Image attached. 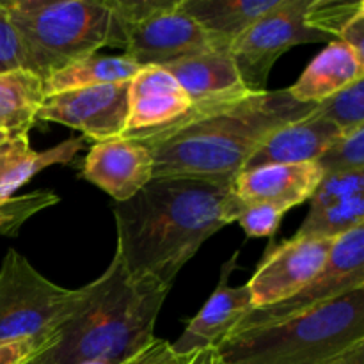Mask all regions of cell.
<instances>
[{
	"mask_svg": "<svg viewBox=\"0 0 364 364\" xmlns=\"http://www.w3.org/2000/svg\"><path fill=\"white\" fill-rule=\"evenodd\" d=\"M242 206L231 181L153 178L134 198L114 203L116 255L130 277H153L171 290L203 242L235 223Z\"/></svg>",
	"mask_w": 364,
	"mask_h": 364,
	"instance_id": "1",
	"label": "cell"
},
{
	"mask_svg": "<svg viewBox=\"0 0 364 364\" xmlns=\"http://www.w3.org/2000/svg\"><path fill=\"white\" fill-rule=\"evenodd\" d=\"M169 288L153 277H130L114 255L109 269L80 288L73 313L34 364H119L148 348Z\"/></svg>",
	"mask_w": 364,
	"mask_h": 364,
	"instance_id": "2",
	"label": "cell"
},
{
	"mask_svg": "<svg viewBox=\"0 0 364 364\" xmlns=\"http://www.w3.org/2000/svg\"><path fill=\"white\" fill-rule=\"evenodd\" d=\"M315 107L295 102L288 89L258 92L141 144L153 156V178L233 181L272 132L308 116Z\"/></svg>",
	"mask_w": 364,
	"mask_h": 364,
	"instance_id": "3",
	"label": "cell"
},
{
	"mask_svg": "<svg viewBox=\"0 0 364 364\" xmlns=\"http://www.w3.org/2000/svg\"><path fill=\"white\" fill-rule=\"evenodd\" d=\"M364 341V287L308 313L233 331L217 347L224 364H331Z\"/></svg>",
	"mask_w": 364,
	"mask_h": 364,
	"instance_id": "4",
	"label": "cell"
},
{
	"mask_svg": "<svg viewBox=\"0 0 364 364\" xmlns=\"http://www.w3.org/2000/svg\"><path fill=\"white\" fill-rule=\"evenodd\" d=\"M23 46L27 71L45 80L107 46L105 0H2Z\"/></svg>",
	"mask_w": 364,
	"mask_h": 364,
	"instance_id": "5",
	"label": "cell"
},
{
	"mask_svg": "<svg viewBox=\"0 0 364 364\" xmlns=\"http://www.w3.org/2000/svg\"><path fill=\"white\" fill-rule=\"evenodd\" d=\"M80 299L78 290L52 283L9 249L0 267V341H52Z\"/></svg>",
	"mask_w": 364,
	"mask_h": 364,
	"instance_id": "6",
	"label": "cell"
},
{
	"mask_svg": "<svg viewBox=\"0 0 364 364\" xmlns=\"http://www.w3.org/2000/svg\"><path fill=\"white\" fill-rule=\"evenodd\" d=\"M308 4L309 0H279L231 43L230 57L252 95L267 91L270 71L284 52L297 45L334 41L306 25Z\"/></svg>",
	"mask_w": 364,
	"mask_h": 364,
	"instance_id": "7",
	"label": "cell"
},
{
	"mask_svg": "<svg viewBox=\"0 0 364 364\" xmlns=\"http://www.w3.org/2000/svg\"><path fill=\"white\" fill-rule=\"evenodd\" d=\"M364 287V226L334 240L329 258L318 276L297 295L269 308H252L233 331L270 326L308 313Z\"/></svg>",
	"mask_w": 364,
	"mask_h": 364,
	"instance_id": "8",
	"label": "cell"
},
{
	"mask_svg": "<svg viewBox=\"0 0 364 364\" xmlns=\"http://www.w3.org/2000/svg\"><path fill=\"white\" fill-rule=\"evenodd\" d=\"M178 4L180 0H162L153 13L121 32L116 48H123V55L141 68H164L188 57L215 52L205 31L180 11Z\"/></svg>",
	"mask_w": 364,
	"mask_h": 364,
	"instance_id": "9",
	"label": "cell"
},
{
	"mask_svg": "<svg viewBox=\"0 0 364 364\" xmlns=\"http://www.w3.org/2000/svg\"><path fill=\"white\" fill-rule=\"evenodd\" d=\"M205 114L210 112L192 105L169 71L144 66L128 84V119L121 137L144 142L180 130Z\"/></svg>",
	"mask_w": 364,
	"mask_h": 364,
	"instance_id": "10",
	"label": "cell"
},
{
	"mask_svg": "<svg viewBox=\"0 0 364 364\" xmlns=\"http://www.w3.org/2000/svg\"><path fill=\"white\" fill-rule=\"evenodd\" d=\"M334 240L294 237L279 245H270L247 281L252 308H269L297 295L308 287L329 258Z\"/></svg>",
	"mask_w": 364,
	"mask_h": 364,
	"instance_id": "11",
	"label": "cell"
},
{
	"mask_svg": "<svg viewBox=\"0 0 364 364\" xmlns=\"http://www.w3.org/2000/svg\"><path fill=\"white\" fill-rule=\"evenodd\" d=\"M128 84H107L46 96L36 119L80 130L92 142L123 135L128 119Z\"/></svg>",
	"mask_w": 364,
	"mask_h": 364,
	"instance_id": "12",
	"label": "cell"
},
{
	"mask_svg": "<svg viewBox=\"0 0 364 364\" xmlns=\"http://www.w3.org/2000/svg\"><path fill=\"white\" fill-rule=\"evenodd\" d=\"M153 156L144 144L117 137L92 144L84 160L82 178L116 203H123L153 180Z\"/></svg>",
	"mask_w": 364,
	"mask_h": 364,
	"instance_id": "13",
	"label": "cell"
},
{
	"mask_svg": "<svg viewBox=\"0 0 364 364\" xmlns=\"http://www.w3.org/2000/svg\"><path fill=\"white\" fill-rule=\"evenodd\" d=\"M237 258L238 252H235L233 258L224 263L220 269L219 284L212 297L188 322L183 334L174 343H171L176 354L191 355L205 348H217L252 309V299L247 284L237 288L230 287V276Z\"/></svg>",
	"mask_w": 364,
	"mask_h": 364,
	"instance_id": "14",
	"label": "cell"
},
{
	"mask_svg": "<svg viewBox=\"0 0 364 364\" xmlns=\"http://www.w3.org/2000/svg\"><path fill=\"white\" fill-rule=\"evenodd\" d=\"M364 173L323 174L309 198V213L295 237L336 240L364 226Z\"/></svg>",
	"mask_w": 364,
	"mask_h": 364,
	"instance_id": "15",
	"label": "cell"
},
{
	"mask_svg": "<svg viewBox=\"0 0 364 364\" xmlns=\"http://www.w3.org/2000/svg\"><path fill=\"white\" fill-rule=\"evenodd\" d=\"M322 178L316 162L265 166L240 171L231 181V188L244 205H270L287 213L309 201Z\"/></svg>",
	"mask_w": 364,
	"mask_h": 364,
	"instance_id": "16",
	"label": "cell"
},
{
	"mask_svg": "<svg viewBox=\"0 0 364 364\" xmlns=\"http://www.w3.org/2000/svg\"><path fill=\"white\" fill-rule=\"evenodd\" d=\"M180 87L187 92L192 105L198 109L213 110L247 98L252 92L242 82L230 52H208L203 55L188 57L178 63L167 64Z\"/></svg>",
	"mask_w": 364,
	"mask_h": 364,
	"instance_id": "17",
	"label": "cell"
},
{
	"mask_svg": "<svg viewBox=\"0 0 364 364\" xmlns=\"http://www.w3.org/2000/svg\"><path fill=\"white\" fill-rule=\"evenodd\" d=\"M343 132L315 110L269 135L245 162L244 169L316 162Z\"/></svg>",
	"mask_w": 364,
	"mask_h": 364,
	"instance_id": "18",
	"label": "cell"
},
{
	"mask_svg": "<svg viewBox=\"0 0 364 364\" xmlns=\"http://www.w3.org/2000/svg\"><path fill=\"white\" fill-rule=\"evenodd\" d=\"M364 78V60L341 41H331L288 92L299 103H320Z\"/></svg>",
	"mask_w": 364,
	"mask_h": 364,
	"instance_id": "19",
	"label": "cell"
},
{
	"mask_svg": "<svg viewBox=\"0 0 364 364\" xmlns=\"http://www.w3.org/2000/svg\"><path fill=\"white\" fill-rule=\"evenodd\" d=\"M279 0H180L178 7L205 31L213 48L230 52V46L258 18Z\"/></svg>",
	"mask_w": 364,
	"mask_h": 364,
	"instance_id": "20",
	"label": "cell"
},
{
	"mask_svg": "<svg viewBox=\"0 0 364 364\" xmlns=\"http://www.w3.org/2000/svg\"><path fill=\"white\" fill-rule=\"evenodd\" d=\"M141 66L124 55H92L73 60L43 80V95L53 96L77 89L130 82Z\"/></svg>",
	"mask_w": 364,
	"mask_h": 364,
	"instance_id": "21",
	"label": "cell"
},
{
	"mask_svg": "<svg viewBox=\"0 0 364 364\" xmlns=\"http://www.w3.org/2000/svg\"><path fill=\"white\" fill-rule=\"evenodd\" d=\"M304 21L313 31L347 45L364 60V2L309 0Z\"/></svg>",
	"mask_w": 364,
	"mask_h": 364,
	"instance_id": "22",
	"label": "cell"
},
{
	"mask_svg": "<svg viewBox=\"0 0 364 364\" xmlns=\"http://www.w3.org/2000/svg\"><path fill=\"white\" fill-rule=\"evenodd\" d=\"M43 98V80L27 70L0 73V128L28 134Z\"/></svg>",
	"mask_w": 364,
	"mask_h": 364,
	"instance_id": "23",
	"label": "cell"
},
{
	"mask_svg": "<svg viewBox=\"0 0 364 364\" xmlns=\"http://www.w3.org/2000/svg\"><path fill=\"white\" fill-rule=\"evenodd\" d=\"M84 137H71L60 144L53 146L52 149H45V151L28 149L27 155L16 166L11 167L9 173L0 180V203L13 198L18 188L28 183L36 174L41 173L46 167L55 166V164L73 162L77 153L84 149Z\"/></svg>",
	"mask_w": 364,
	"mask_h": 364,
	"instance_id": "24",
	"label": "cell"
},
{
	"mask_svg": "<svg viewBox=\"0 0 364 364\" xmlns=\"http://www.w3.org/2000/svg\"><path fill=\"white\" fill-rule=\"evenodd\" d=\"M315 112L336 124L341 132L364 127V78L316 103Z\"/></svg>",
	"mask_w": 364,
	"mask_h": 364,
	"instance_id": "25",
	"label": "cell"
},
{
	"mask_svg": "<svg viewBox=\"0 0 364 364\" xmlns=\"http://www.w3.org/2000/svg\"><path fill=\"white\" fill-rule=\"evenodd\" d=\"M323 174L364 173V127L343 132L316 160Z\"/></svg>",
	"mask_w": 364,
	"mask_h": 364,
	"instance_id": "26",
	"label": "cell"
},
{
	"mask_svg": "<svg viewBox=\"0 0 364 364\" xmlns=\"http://www.w3.org/2000/svg\"><path fill=\"white\" fill-rule=\"evenodd\" d=\"M284 212L270 205H244L237 223L247 237H274L283 220Z\"/></svg>",
	"mask_w": 364,
	"mask_h": 364,
	"instance_id": "27",
	"label": "cell"
},
{
	"mask_svg": "<svg viewBox=\"0 0 364 364\" xmlns=\"http://www.w3.org/2000/svg\"><path fill=\"white\" fill-rule=\"evenodd\" d=\"M16 70H27L23 46L0 0V73Z\"/></svg>",
	"mask_w": 364,
	"mask_h": 364,
	"instance_id": "28",
	"label": "cell"
},
{
	"mask_svg": "<svg viewBox=\"0 0 364 364\" xmlns=\"http://www.w3.org/2000/svg\"><path fill=\"white\" fill-rule=\"evenodd\" d=\"M48 345L50 341L38 340L0 341V364H23Z\"/></svg>",
	"mask_w": 364,
	"mask_h": 364,
	"instance_id": "29",
	"label": "cell"
},
{
	"mask_svg": "<svg viewBox=\"0 0 364 364\" xmlns=\"http://www.w3.org/2000/svg\"><path fill=\"white\" fill-rule=\"evenodd\" d=\"M28 149H31L28 134H16V132L0 128V160L25 155Z\"/></svg>",
	"mask_w": 364,
	"mask_h": 364,
	"instance_id": "30",
	"label": "cell"
},
{
	"mask_svg": "<svg viewBox=\"0 0 364 364\" xmlns=\"http://www.w3.org/2000/svg\"><path fill=\"white\" fill-rule=\"evenodd\" d=\"M331 364H364V341L355 345L348 352H345L343 355H340L336 361H333Z\"/></svg>",
	"mask_w": 364,
	"mask_h": 364,
	"instance_id": "31",
	"label": "cell"
},
{
	"mask_svg": "<svg viewBox=\"0 0 364 364\" xmlns=\"http://www.w3.org/2000/svg\"><path fill=\"white\" fill-rule=\"evenodd\" d=\"M188 364H224V363L223 359H220L217 348H205V350L196 352Z\"/></svg>",
	"mask_w": 364,
	"mask_h": 364,
	"instance_id": "32",
	"label": "cell"
},
{
	"mask_svg": "<svg viewBox=\"0 0 364 364\" xmlns=\"http://www.w3.org/2000/svg\"><path fill=\"white\" fill-rule=\"evenodd\" d=\"M25 155H27V153H25ZM25 155H18V156H11V159H6V160H0V180H2V178L9 173L11 167L16 166Z\"/></svg>",
	"mask_w": 364,
	"mask_h": 364,
	"instance_id": "33",
	"label": "cell"
},
{
	"mask_svg": "<svg viewBox=\"0 0 364 364\" xmlns=\"http://www.w3.org/2000/svg\"><path fill=\"white\" fill-rule=\"evenodd\" d=\"M23 364H34V363H32V359H28V361L23 363Z\"/></svg>",
	"mask_w": 364,
	"mask_h": 364,
	"instance_id": "34",
	"label": "cell"
},
{
	"mask_svg": "<svg viewBox=\"0 0 364 364\" xmlns=\"http://www.w3.org/2000/svg\"><path fill=\"white\" fill-rule=\"evenodd\" d=\"M192 359V358H191ZM188 363H191V361H188ZM188 363H185V364H188Z\"/></svg>",
	"mask_w": 364,
	"mask_h": 364,
	"instance_id": "35",
	"label": "cell"
}]
</instances>
